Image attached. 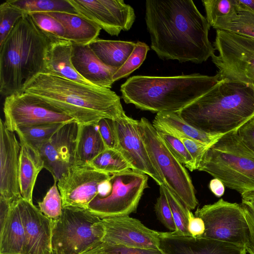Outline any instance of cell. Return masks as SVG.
<instances>
[{"label":"cell","instance_id":"ee69618b","mask_svg":"<svg viewBox=\"0 0 254 254\" xmlns=\"http://www.w3.org/2000/svg\"><path fill=\"white\" fill-rule=\"evenodd\" d=\"M102 246L107 254H164L160 250L129 248L103 242Z\"/></svg>","mask_w":254,"mask_h":254},{"label":"cell","instance_id":"f1b7e54d","mask_svg":"<svg viewBox=\"0 0 254 254\" xmlns=\"http://www.w3.org/2000/svg\"><path fill=\"white\" fill-rule=\"evenodd\" d=\"M25 13L63 12L77 14L68 0H7Z\"/></svg>","mask_w":254,"mask_h":254},{"label":"cell","instance_id":"e0dca14e","mask_svg":"<svg viewBox=\"0 0 254 254\" xmlns=\"http://www.w3.org/2000/svg\"><path fill=\"white\" fill-rule=\"evenodd\" d=\"M78 128L76 122L66 123L50 139L35 147L43 161L44 168L57 182L74 165Z\"/></svg>","mask_w":254,"mask_h":254},{"label":"cell","instance_id":"f546056e","mask_svg":"<svg viewBox=\"0 0 254 254\" xmlns=\"http://www.w3.org/2000/svg\"><path fill=\"white\" fill-rule=\"evenodd\" d=\"M88 165L98 171L110 175L131 169L129 163L119 151L110 148H106Z\"/></svg>","mask_w":254,"mask_h":254},{"label":"cell","instance_id":"277c9868","mask_svg":"<svg viewBox=\"0 0 254 254\" xmlns=\"http://www.w3.org/2000/svg\"><path fill=\"white\" fill-rule=\"evenodd\" d=\"M58 39L42 31L29 14L16 23L0 46V93L7 97L20 91L45 67L47 53Z\"/></svg>","mask_w":254,"mask_h":254},{"label":"cell","instance_id":"ffe728a7","mask_svg":"<svg viewBox=\"0 0 254 254\" xmlns=\"http://www.w3.org/2000/svg\"><path fill=\"white\" fill-rule=\"evenodd\" d=\"M17 203L25 232L24 254H52V219L22 197Z\"/></svg>","mask_w":254,"mask_h":254},{"label":"cell","instance_id":"d4e9b609","mask_svg":"<svg viewBox=\"0 0 254 254\" xmlns=\"http://www.w3.org/2000/svg\"><path fill=\"white\" fill-rule=\"evenodd\" d=\"M18 199L12 203L6 216L0 221V254H24L25 232Z\"/></svg>","mask_w":254,"mask_h":254},{"label":"cell","instance_id":"74e56055","mask_svg":"<svg viewBox=\"0 0 254 254\" xmlns=\"http://www.w3.org/2000/svg\"><path fill=\"white\" fill-rule=\"evenodd\" d=\"M157 132L170 151L183 165L191 172L196 170L191 156L179 138L166 132Z\"/></svg>","mask_w":254,"mask_h":254},{"label":"cell","instance_id":"d590c367","mask_svg":"<svg viewBox=\"0 0 254 254\" xmlns=\"http://www.w3.org/2000/svg\"><path fill=\"white\" fill-rule=\"evenodd\" d=\"M25 14L7 1L0 5V46L5 41L18 21Z\"/></svg>","mask_w":254,"mask_h":254},{"label":"cell","instance_id":"83f0119b","mask_svg":"<svg viewBox=\"0 0 254 254\" xmlns=\"http://www.w3.org/2000/svg\"><path fill=\"white\" fill-rule=\"evenodd\" d=\"M89 45L104 64L119 69L132 52L135 43L97 38Z\"/></svg>","mask_w":254,"mask_h":254},{"label":"cell","instance_id":"4316f807","mask_svg":"<svg viewBox=\"0 0 254 254\" xmlns=\"http://www.w3.org/2000/svg\"><path fill=\"white\" fill-rule=\"evenodd\" d=\"M106 148L97 125L78 124L74 165H88Z\"/></svg>","mask_w":254,"mask_h":254},{"label":"cell","instance_id":"681fc988","mask_svg":"<svg viewBox=\"0 0 254 254\" xmlns=\"http://www.w3.org/2000/svg\"><path fill=\"white\" fill-rule=\"evenodd\" d=\"M80 254H107L104 251L102 243Z\"/></svg>","mask_w":254,"mask_h":254},{"label":"cell","instance_id":"7dc6e473","mask_svg":"<svg viewBox=\"0 0 254 254\" xmlns=\"http://www.w3.org/2000/svg\"><path fill=\"white\" fill-rule=\"evenodd\" d=\"M223 183L218 179H212L209 184V187L211 192L217 197L222 196L225 191V187Z\"/></svg>","mask_w":254,"mask_h":254},{"label":"cell","instance_id":"4fadbf2b","mask_svg":"<svg viewBox=\"0 0 254 254\" xmlns=\"http://www.w3.org/2000/svg\"><path fill=\"white\" fill-rule=\"evenodd\" d=\"M111 176L88 165L71 166L57 182L63 207L87 209L91 201L99 194L102 184Z\"/></svg>","mask_w":254,"mask_h":254},{"label":"cell","instance_id":"603a6c76","mask_svg":"<svg viewBox=\"0 0 254 254\" xmlns=\"http://www.w3.org/2000/svg\"><path fill=\"white\" fill-rule=\"evenodd\" d=\"M21 150L19 162V184L21 196L33 203V192L37 177L44 168L43 161L38 150L19 139Z\"/></svg>","mask_w":254,"mask_h":254},{"label":"cell","instance_id":"7a4b0ae2","mask_svg":"<svg viewBox=\"0 0 254 254\" xmlns=\"http://www.w3.org/2000/svg\"><path fill=\"white\" fill-rule=\"evenodd\" d=\"M20 91L39 98L72 117L79 125H97L102 119L115 120L125 113L120 97L111 89L45 73L34 76Z\"/></svg>","mask_w":254,"mask_h":254},{"label":"cell","instance_id":"e575fe53","mask_svg":"<svg viewBox=\"0 0 254 254\" xmlns=\"http://www.w3.org/2000/svg\"><path fill=\"white\" fill-rule=\"evenodd\" d=\"M149 46L145 43L138 41L134 48L125 64L116 72L113 76L115 82L129 75L137 69L145 60Z\"/></svg>","mask_w":254,"mask_h":254},{"label":"cell","instance_id":"d6a6232c","mask_svg":"<svg viewBox=\"0 0 254 254\" xmlns=\"http://www.w3.org/2000/svg\"><path fill=\"white\" fill-rule=\"evenodd\" d=\"M215 29L254 38V12L238 8L235 15Z\"/></svg>","mask_w":254,"mask_h":254},{"label":"cell","instance_id":"52a82bcc","mask_svg":"<svg viewBox=\"0 0 254 254\" xmlns=\"http://www.w3.org/2000/svg\"><path fill=\"white\" fill-rule=\"evenodd\" d=\"M101 220L88 209L63 207L52 219V254H80L102 243Z\"/></svg>","mask_w":254,"mask_h":254},{"label":"cell","instance_id":"ab89813d","mask_svg":"<svg viewBox=\"0 0 254 254\" xmlns=\"http://www.w3.org/2000/svg\"><path fill=\"white\" fill-rule=\"evenodd\" d=\"M37 26L44 32L58 39H64L65 29L57 19L46 12L30 13Z\"/></svg>","mask_w":254,"mask_h":254},{"label":"cell","instance_id":"8d00e7d4","mask_svg":"<svg viewBox=\"0 0 254 254\" xmlns=\"http://www.w3.org/2000/svg\"><path fill=\"white\" fill-rule=\"evenodd\" d=\"M57 183L54 180L42 201L38 202L40 210L51 219L58 218L62 213V198Z\"/></svg>","mask_w":254,"mask_h":254},{"label":"cell","instance_id":"5b68a950","mask_svg":"<svg viewBox=\"0 0 254 254\" xmlns=\"http://www.w3.org/2000/svg\"><path fill=\"white\" fill-rule=\"evenodd\" d=\"M219 76L193 73L173 76L135 75L121 86L122 97L141 110L153 113L181 110L219 81Z\"/></svg>","mask_w":254,"mask_h":254},{"label":"cell","instance_id":"f6af8a7d","mask_svg":"<svg viewBox=\"0 0 254 254\" xmlns=\"http://www.w3.org/2000/svg\"><path fill=\"white\" fill-rule=\"evenodd\" d=\"M237 133L244 145L254 155V117L240 127Z\"/></svg>","mask_w":254,"mask_h":254},{"label":"cell","instance_id":"60d3db41","mask_svg":"<svg viewBox=\"0 0 254 254\" xmlns=\"http://www.w3.org/2000/svg\"><path fill=\"white\" fill-rule=\"evenodd\" d=\"M154 210L160 222L171 232L176 231L171 209L162 186H160L159 195L154 205Z\"/></svg>","mask_w":254,"mask_h":254},{"label":"cell","instance_id":"2e32d148","mask_svg":"<svg viewBox=\"0 0 254 254\" xmlns=\"http://www.w3.org/2000/svg\"><path fill=\"white\" fill-rule=\"evenodd\" d=\"M103 243L129 248L159 250V232L149 229L129 215L101 219Z\"/></svg>","mask_w":254,"mask_h":254},{"label":"cell","instance_id":"9a60e30c","mask_svg":"<svg viewBox=\"0 0 254 254\" xmlns=\"http://www.w3.org/2000/svg\"><path fill=\"white\" fill-rule=\"evenodd\" d=\"M114 121L117 137V150L127 160L131 169L147 175L159 186L164 184L151 162L141 137L138 121L127 116L125 113Z\"/></svg>","mask_w":254,"mask_h":254},{"label":"cell","instance_id":"7c38bea8","mask_svg":"<svg viewBox=\"0 0 254 254\" xmlns=\"http://www.w3.org/2000/svg\"><path fill=\"white\" fill-rule=\"evenodd\" d=\"M3 110L4 124L13 132L22 127L76 122L39 98L23 91L5 97Z\"/></svg>","mask_w":254,"mask_h":254},{"label":"cell","instance_id":"bcb514c9","mask_svg":"<svg viewBox=\"0 0 254 254\" xmlns=\"http://www.w3.org/2000/svg\"><path fill=\"white\" fill-rule=\"evenodd\" d=\"M205 229L203 220L194 215L190 210H188V230L192 237L202 236Z\"/></svg>","mask_w":254,"mask_h":254},{"label":"cell","instance_id":"44dd1931","mask_svg":"<svg viewBox=\"0 0 254 254\" xmlns=\"http://www.w3.org/2000/svg\"><path fill=\"white\" fill-rule=\"evenodd\" d=\"M72 43V62L77 72L94 85L111 89L118 69L104 64L89 45Z\"/></svg>","mask_w":254,"mask_h":254},{"label":"cell","instance_id":"ba28073f","mask_svg":"<svg viewBox=\"0 0 254 254\" xmlns=\"http://www.w3.org/2000/svg\"><path fill=\"white\" fill-rule=\"evenodd\" d=\"M138 128L149 157L164 184L190 210L198 204L194 188L184 166L174 157L152 124L145 118Z\"/></svg>","mask_w":254,"mask_h":254},{"label":"cell","instance_id":"f35d334b","mask_svg":"<svg viewBox=\"0 0 254 254\" xmlns=\"http://www.w3.org/2000/svg\"><path fill=\"white\" fill-rule=\"evenodd\" d=\"M242 203L245 218L248 226V239L246 245V252L254 254V190L243 193Z\"/></svg>","mask_w":254,"mask_h":254},{"label":"cell","instance_id":"cb8c5ba5","mask_svg":"<svg viewBox=\"0 0 254 254\" xmlns=\"http://www.w3.org/2000/svg\"><path fill=\"white\" fill-rule=\"evenodd\" d=\"M152 125L158 131L169 133L177 137L190 138L211 146L222 135L208 134L189 125L175 112L157 113Z\"/></svg>","mask_w":254,"mask_h":254},{"label":"cell","instance_id":"4dcf8cb0","mask_svg":"<svg viewBox=\"0 0 254 254\" xmlns=\"http://www.w3.org/2000/svg\"><path fill=\"white\" fill-rule=\"evenodd\" d=\"M202 2L206 18L214 29L235 15L238 9L236 0H203Z\"/></svg>","mask_w":254,"mask_h":254},{"label":"cell","instance_id":"b9f144b4","mask_svg":"<svg viewBox=\"0 0 254 254\" xmlns=\"http://www.w3.org/2000/svg\"><path fill=\"white\" fill-rule=\"evenodd\" d=\"M97 127L106 148L117 150V137L114 120L102 119L99 121Z\"/></svg>","mask_w":254,"mask_h":254},{"label":"cell","instance_id":"484cf974","mask_svg":"<svg viewBox=\"0 0 254 254\" xmlns=\"http://www.w3.org/2000/svg\"><path fill=\"white\" fill-rule=\"evenodd\" d=\"M59 20L65 29L64 39L79 45H89L98 38L102 29L90 20L78 14L63 12H46Z\"/></svg>","mask_w":254,"mask_h":254},{"label":"cell","instance_id":"1f68e13d","mask_svg":"<svg viewBox=\"0 0 254 254\" xmlns=\"http://www.w3.org/2000/svg\"><path fill=\"white\" fill-rule=\"evenodd\" d=\"M65 124L51 123L18 127L15 132L19 139L34 147L45 142Z\"/></svg>","mask_w":254,"mask_h":254},{"label":"cell","instance_id":"836d02e7","mask_svg":"<svg viewBox=\"0 0 254 254\" xmlns=\"http://www.w3.org/2000/svg\"><path fill=\"white\" fill-rule=\"evenodd\" d=\"M162 186L168 199L176 225V231L174 232L180 235L190 236L188 230L189 209L165 184Z\"/></svg>","mask_w":254,"mask_h":254},{"label":"cell","instance_id":"8fae6325","mask_svg":"<svg viewBox=\"0 0 254 254\" xmlns=\"http://www.w3.org/2000/svg\"><path fill=\"white\" fill-rule=\"evenodd\" d=\"M194 215L204 222L202 237L246 247L249 230L241 204L221 198L197 208Z\"/></svg>","mask_w":254,"mask_h":254},{"label":"cell","instance_id":"d6986e66","mask_svg":"<svg viewBox=\"0 0 254 254\" xmlns=\"http://www.w3.org/2000/svg\"><path fill=\"white\" fill-rule=\"evenodd\" d=\"M159 248L164 254H247L245 247L212 239L159 232Z\"/></svg>","mask_w":254,"mask_h":254},{"label":"cell","instance_id":"6da1fadb","mask_svg":"<svg viewBox=\"0 0 254 254\" xmlns=\"http://www.w3.org/2000/svg\"><path fill=\"white\" fill-rule=\"evenodd\" d=\"M151 48L162 60L201 64L214 54L210 25L191 0H147Z\"/></svg>","mask_w":254,"mask_h":254},{"label":"cell","instance_id":"9c48e42d","mask_svg":"<svg viewBox=\"0 0 254 254\" xmlns=\"http://www.w3.org/2000/svg\"><path fill=\"white\" fill-rule=\"evenodd\" d=\"M211 56L219 80L244 82L254 86V38L216 30Z\"/></svg>","mask_w":254,"mask_h":254},{"label":"cell","instance_id":"7402d4cb","mask_svg":"<svg viewBox=\"0 0 254 254\" xmlns=\"http://www.w3.org/2000/svg\"><path fill=\"white\" fill-rule=\"evenodd\" d=\"M72 42L64 39H55L47 53L45 67L42 73L96 86L77 72L72 62Z\"/></svg>","mask_w":254,"mask_h":254},{"label":"cell","instance_id":"7bdbcfd3","mask_svg":"<svg viewBox=\"0 0 254 254\" xmlns=\"http://www.w3.org/2000/svg\"><path fill=\"white\" fill-rule=\"evenodd\" d=\"M178 138L183 143L190 154L194 161L196 170H197L204 154L210 146L190 138L185 137Z\"/></svg>","mask_w":254,"mask_h":254},{"label":"cell","instance_id":"3957f363","mask_svg":"<svg viewBox=\"0 0 254 254\" xmlns=\"http://www.w3.org/2000/svg\"><path fill=\"white\" fill-rule=\"evenodd\" d=\"M177 113L200 131L224 135L237 130L254 117V86L237 81L220 80Z\"/></svg>","mask_w":254,"mask_h":254},{"label":"cell","instance_id":"30bf717a","mask_svg":"<svg viewBox=\"0 0 254 254\" xmlns=\"http://www.w3.org/2000/svg\"><path fill=\"white\" fill-rule=\"evenodd\" d=\"M148 180L147 175L132 169L111 175L110 193L105 197L97 195L87 209L101 219L129 215L136 212Z\"/></svg>","mask_w":254,"mask_h":254},{"label":"cell","instance_id":"8992f818","mask_svg":"<svg viewBox=\"0 0 254 254\" xmlns=\"http://www.w3.org/2000/svg\"><path fill=\"white\" fill-rule=\"evenodd\" d=\"M241 194L254 190V155L237 130L222 135L204 154L197 169Z\"/></svg>","mask_w":254,"mask_h":254},{"label":"cell","instance_id":"ac0fdd59","mask_svg":"<svg viewBox=\"0 0 254 254\" xmlns=\"http://www.w3.org/2000/svg\"><path fill=\"white\" fill-rule=\"evenodd\" d=\"M21 145L14 132L0 120V198L10 202L22 197L19 184Z\"/></svg>","mask_w":254,"mask_h":254},{"label":"cell","instance_id":"5bb4252c","mask_svg":"<svg viewBox=\"0 0 254 254\" xmlns=\"http://www.w3.org/2000/svg\"><path fill=\"white\" fill-rule=\"evenodd\" d=\"M76 13L111 36L128 31L135 19L134 9L123 0H68Z\"/></svg>","mask_w":254,"mask_h":254},{"label":"cell","instance_id":"c3c4849f","mask_svg":"<svg viewBox=\"0 0 254 254\" xmlns=\"http://www.w3.org/2000/svg\"><path fill=\"white\" fill-rule=\"evenodd\" d=\"M238 8L254 12V0H236Z\"/></svg>","mask_w":254,"mask_h":254}]
</instances>
